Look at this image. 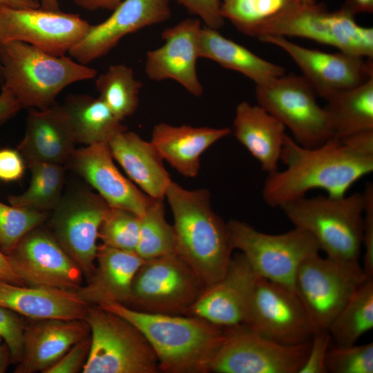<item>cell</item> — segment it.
<instances>
[{
  "label": "cell",
  "mask_w": 373,
  "mask_h": 373,
  "mask_svg": "<svg viewBox=\"0 0 373 373\" xmlns=\"http://www.w3.org/2000/svg\"><path fill=\"white\" fill-rule=\"evenodd\" d=\"M280 160L286 168L268 174L262 191L265 202L272 207L305 196L312 189L344 196L354 183L373 171V153L334 138L307 148L286 134Z\"/></svg>",
  "instance_id": "obj_1"
},
{
  "label": "cell",
  "mask_w": 373,
  "mask_h": 373,
  "mask_svg": "<svg viewBox=\"0 0 373 373\" xmlns=\"http://www.w3.org/2000/svg\"><path fill=\"white\" fill-rule=\"evenodd\" d=\"M173 216L175 253L209 287L220 280L231 258L227 224L212 209L206 189L188 190L171 182L165 198Z\"/></svg>",
  "instance_id": "obj_2"
},
{
  "label": "cell",
  "mask_w": 373,
  "mask_h": 373,
  "mask_svg": "<svg viewBox=\"0 0 373 373\" xmlns=\"http://www.w3.org/2000/svg\"><path fill=\"white\" fill-rule=\"evenodd\" d=\"M99 307L134 325L153 350L159 370L164 372H208L224 336V327L197 316L145 312L121 303Z\"/></svg>",
  "instance_id": "obj_3"
},
{
  "label": "cell",
  "mask_w": 373,
  "mask_h": 373,
  "mask_svg": "<svg viewBox=\"0 0 373 373\" xmlns=\"http://www.w3.org/2000/svg\"><path fill=\"white\" fill-rule=\"evenodd\" d=\"M1 88L10 90L22 108L46 109L69 85L95 79L97 72L65 55L56 57L28 44H0Z\"/></svg>",
  "instance_id": "obj_4"
},
{
  "label": "cell",
  "mask_w": 373,
  "mask_h": 373,
  "mask_svg": "<svg viewBox=\"0 0 373 373\" xmlns=\"http://www.w3.org/2000/svg\"><path fill=\"white\" fill-rule=\"evenodd\" d=\"M363 194L328 195L288 202L279 208L295 227L309 233L327 257L358 262L362 249Z\"/></svg>",
  "instance_id": "obj_5"
},
{
  "label": "cell",
  "mask_w": 373,
  "mask_h": 373,
  "mask_svg": "<svg viewBox=\"0 0 373 373\" xmlns=\"http://www.w3.org/2000/svg\"><path fill=\"white\" fill-rule=\"evenodd\" d=\"M262 35L305 38L341 52L373 58V29L358 24L343 6L329 11L323 3L300 2L265 23L256 38Z\"/></svg>",
  "instance_id": "obj_6"
},
{
  "label": "cell",
  "mask_w": 373,
  "mask_h": 373,
  "mask_svg": "<svg viewBox=\"0 0 373 373\" xmlns=\"http://www.w3.org/2000/svg\"><path fill=\"white\" fill-rule=\"evenodd\" d=\"M84 319L90 349L83 373H155L157 356L142 334L130 322L97 305Z\"/></svg>",
  "instance_id": "obj_7"
},
{
  "label": "cell",
  "mask_w": 373,
  "mask_h": 373,
  "mask_svg": "<svg viewBox=\"0 0 373 373\" xmlns=\"http://www.w3.org/2000/svg\"><path fill=\"white\" fill-rule=\"evenodd\" d=\"M227 224L233 249L240 251L256 275L294 291L298 267L321 251L314 238L298 227L274 235L238 220H230Z\"/></svg>",
  "instance_id": "obj_8"
},
{
  "label": "cell",
  "mask_w": 373,
  "mask_h": 373,
  "mask_svg": "<svg viewBox=\"0 0 373 373\" xmlns=\"http://www.w3.org/2000/svg\"><path fill=\"white\" fill-rule=\"evenodd\" d=\"M316 94L302 75L290 74L256 86L258 104L287 128L293 139L307 148L332 138L329 118Z\"/></svg>",
  "instance_id": "obj_9"
},
{
  "label": "cell",
  "mask_w": 373,
  "mask_h": 373,
  "mask_svg": "<svg viewBox=\"0 0 373 373\" xmlns=\"http://www.w3.org/2000/svg\"><path fill=\"white\" fill-rule=\"evenodd\" d=\"M368 277L358 262L323 258L317 254L298 267L294 290L316 328L327 329Z\"/></svg>",
  "instance_id": "obj_10"
},
{
  "label": "cell",
  "mask_w": 373,
  "mask_h": 373,
  "mask_svg": "<svg viewBox=\"0 0 373 373\" xmlns=\"http://www.w3.org/2000/svg\"><path fill=\"white\" fill-rule=\"evenodd\" d=\"M206 287L175 252L144 260L133 278L127 305L145 312L184 314Z\"/></svg>",
  "instance_id": "obj_11"
},
{
  "label": "cell",
  "mask_w": 373,
  "mask_h": 373,
  "mask_svg": "<svg viewBox=\"0 0 373 373\" xmlns=\"http://www.w3.org/2000/svg\"><path fill=\"white\" fill-rule=\"evenodd\" d=\"M311 340L287 345L274 342L242 324L224 327L223 338L213 353L209 372L218 373H298Z\"/></svg>",
  "instance_id": "obj_12"
},
{
  "label": "cell",
  "mask_w": 373,
  "mask_h": 373,
  "mask_svg": "<svg viewBox=\"0 0 373 373\" xmlns=\"http://www.w3.org/2000/svg\"><path fill=\"white\" fill-rule=\"evenodd\" d=\"M244 325L265 338L287 345L310 341L318 329L293 289L259 276Z\"/></svg>",
  "instance_id": "obj_13"
},
{
  "label": "cell",
  "mask_w": 373,
  "mask_h": 373,
  "mask_svg": "<svg viewBox=\"0 0 373 373\" xmlns=\"http://www.w3.org/2000/svg\"><path fill=\"white\" fill-rule=\"evenodd\" d=\"M111 207L99 195L80 191L62 197L52 210V234L87 280L96 267L99 230Z\"/></svg>",
  "instance_id": "obj_14"
},
{
  "label": "cell",
  "mask_w": 373,
  "mask_h": 373,
  "mask_svg": "<svg viewBox=\"0 0 373 373\" xmlns=\"http://www.w3.org/2000/svg\"><path fill=\"white\" fill-rule=\"evenodd\" d=\"M90 26L79 15L60 10L0 8V44L22 41L56 57L68 52Z\"/></svg>",
  "instance_id": "obj_15"
},
{
  "label": "cell",
  "mask_w": 373,
  "mask_h": 373,
  "mask_svg": "<svg viewBox=\"0 0 373 373\" xmlns=\"http://www.w3.org/2000/svg\"><path fill=\"white\" fill-rule=\"evenodd\" d=\"M258 39L288 54L316 95L324 99L373 77L372 59L341 51L327 52L308 48L282 36L262 35Z\"/></svg>",
  "instance_id": "obj_16"
},
{
  "label": "cell",
  "mask_w": 373,
  "mask_h": 373,
  "mask_svg": "<svg viewBox=\"0 0 373 373\" xmlns=\"http://www.w3.org/2000/svg\"><path fill=\"white\" fill-rule=\"evenodd\" d=\"M26 285L77 291L83 273L52 233L39 226L26 234L7 256Z\"/></svg>",
  "instance_id": "obj_17"
},
{
  "label": "cell",
  "mask_w": 373,
  "mask_h": 373,
  "mask_svg": "<svg viewBox=\"0 0 373 373\" xmlns=\"http://www.w3.org/2000/svg\"><path fill=\"white\" fill-rule=\"evenodd\" d=\"M171 1L123 0L105 21L90 26L70 55L85 65L104 56L127 35L168 20Z\"/></svg>",
  "instance_id": "obj_18"
},
{
  "label": "cell",
  "mask_w": 373,
  "mask_h": 373,
  "mask_svg": "<svg viewBox=\"0 0 373 373\" xmlns=\"http://www.w3.org/2000/svg\"><path fill=\"white\" fill-rule=\"evenodd\" d=\"M202 28L199 19L189 18L165 28L162 32L164 44L146 52V77L155 82L174 80L191 95L201 96L204 88L196 64Z\"/></svg>",
  "instance_id": "obj_19"
},
{
  "label": "cell",
  "mask_w": 373,
  "mask_h": 373,
  "mask_svg": "<svg viewBox=\"0 0 373 373\" xmlns=\"http://www.w3.org/2000/svg\"><path fill=\"white\" fill-rule=\"evenodd\" d=\"M257 278L242 254L231 256L224 276L206 287L184 315L222 327L245 324Z\"/></svg>",
  "instance_id": "obj_20"
},
{
  "label": "cell",
  "mask_w": 373,
  "mask_h": 373,
  "mask_svg": "<svg viewBox=\"0 0 373 373\" xmlns=\"http://www.w3.org/2000/svg\"><path fill=\"white\" fill-rule=\"evenodd\" d=\"M113 160L108 144L102 142L75 149L68 162L111 207L140 217L154 198L122 175Z\"/></svg>",
  "instance_id": "obj_21"
},
{
  "label": "cell",
  "mask_w": 373,
  "mask_h": 373,
  "mask_svg": "<svg viewBox=\"0 0 373 373\" xmlns=\"http://www.w3.org/2000/svg\"><path fill=\"white\" fill-rule=\"evenodd\" d=\"M90 332L85 319H36L25 324L23 353L15 372H44Z\"/></svg>",
  "instance_id": "obj_22"
},
{
  "label": "cell",
  "mask_w": 373,
  "mask_h": 373,
  "mask_svg": "<svg viewBox=\"0 0 373 373\" xmlns=\"http://www.w3.org/2000/svg\"><path fill=\"white\" fill-rule=\"evenodd\" d=\"M75 141L62 106L56 102L46 109L29 108L26 132L17 150L26 164L69 162Z\"/></svg>",
  "instance_id": "obj_23"
},
{
  "label": "cell",
  "mask_w": 373,
  "mask_h": 373,
  "mask_svg": "<svg viewBox=\"0 0 373 373\" xmlns=\"http://www.w3.org/2000/svg\"><path fill=\"white\" fill-rule=\"evenodd\" d=\"M96 267L87 284L76 291L90 305H127L135 275L144 262L135 251L98 246Z\"/></svg>",
  "instance_id": "obj_24"
},
{
  "label": "cell",
  "mask_w": 373,
  "mask_h": 373,
  "mask_svg": "<svg viewBox=\"0 0 373 373\" xmlns=\"http://www.w3.org/2000/svg\"><path fill=\"white\" fill-rule=\"evenodd\" d=\"M231 129L189 125L155 124L151 142L163 160L186 178L196 177L200 156L213 144L228 136Z\"/></svg>",
  "instance_id": "obj_25"
},
{
  "label": "cell",
  "mask_w": 373,
  "mask_h": 373,
  "mask_svg": "<svg viewBox=\"0 0 373 373\" xmlns=\"http://www.w3.org/2000/svg\"><path fill=\"white\" fill-rule=\"evenodd\" d=\"M0 306L33 320L84 319L90 306L75 291L17 285L0 279Z\"/></svg>",
  "instance_id": "obj_26"
},
{
  "label": "cell",
  "mask_w": 373,
  "mask_h": 373,
  "mask_svg": "<svg viewBox=\"0 0 373 373\" xmlns=\"http://www.w3.org/2000/svg\"><path fill=\"white\" fill-rule=\"evenodd\" d=\"M108 144L113 159L140 190L152 198L164 199L172 180L162 157L151 142L126 130Z\"/></svg>",
  "instance_id": "obj_27"
},
{
  "label": "cell",
  "mask_w": 373,
  "mask_h": 373,
  "mask_svg": "<svg viewBox=\"0 0 373 373\" xmlns=\"http://www.w3.org/2000/svg\"><path fill=\"white\" fill-rule=\"evenodd\" d=\"M285 126L260 105L242 102L236 108V139L260 163L267 174L278 170L286 135Z\"/></svg>",
  "instance_id": "obj_28"
},
{
  "label": "cell",
  "mask_w": 373,
  "mask_h": 373,
  "mask_svg": "<svg viewBox=\"0 0 373 373\" xmlns=\"http://www.w3.org/2000/svg\"><path fill=\"white\" fill-rule=\"evenodd\" d=\"M218 30L202 26L199 38L200 58L238 72L253 81L256 86L285 75L283 67L262 59L224 37Z\"/></svg>",
  "instance_id": "obj_29"
},
{
  "label": "cell",
  "mask_w": 373,
  "mask_h": 373,
  "mask_svg": "<svg viewBox=\"0 0 373 373\" xmlns=\"http://www.w3.org/2000/svg\"><path fill=\"white\" fill-rule=\"evenodd\" d=\"M61 106L76 143H108L127 130L99 97L72 94Z\"/></svg>",
  "instance_id": "obj_30"
},
{
  "label": "cell",
  "mask_w": 373,
  "mask_h": 373,
  "mask_svg": "<svg viewBox=\"0 0 373 373\" xmlns=\"http://www.w3.org/2000/svg\"><path fill=\"white\" fill-rule=\"evenodd\" d=\"M325 100L327 104L324 108L330 123L332 138L343 140L373 131V77Z\"/></svg>",
  "instance_id": "obj_31"
},
{
  "label": "cell",
  "mask_w": 373,
  "mask_h": 373,
  "mask_svg": "<svg viewBox=\"0 0 373 373\" xmlns=\"http://www.w3.org/2000/svg\"><path fill=\"white\" fill-rule=\"evenodd\" d=\"M373 327V277L355 291L327 330L336 346H349Z\"/></svg>",
  "instance_id": "obj_32"
},
{
  "label": "cell",
  "mask_w": 373,
  "mask_h": 373,
  "mask_svg": "<svg viewBox=\"0 0 373 373\" xmlns=\"http://www.w3.org/2000/svg\"><path fill=\"white\" fill-rule=\"evenodd\" d=\"M27 166L31 173L28 188L20 195H10V204L43 212L53 210L62 198L64 167L45 162L31 163Z\"/></svg>",
  "instance_id": "obj_33"
},
{
  "label": "cell",
  "mask_w": 373,
  "mask_h": 373,
  "mask_svg": "<svg viewBox=\"0 0 373 373\" xmlns=\"http://www.w3.org/2000/svg\"><path fill=\"white\" fill-rule=\"evenodd\" d=\"M95 87L99 97L119 120L137 110L142 84L135 79L132 68L121 64L111 65L97 77Z\"/></svg>",
  "instance_id": "obj_34"
},
{
  "label": "cell",
  "mask_w": 373,
  "mask_h": 373,
  "mask_svg": "<svg viewBox=\"0 0 373 373\" xmlns=\"http://www.w3.org/2000/svg\"><path fill=\"white\" fill-rule=\"evenodd\" d=\"M300 2L299 0H220V8L223 18L229 20L239 32L256 37L265 23Z\"/></svg>",
  "instance_id": "obj_35"
},
{
  "label": "cell",
  "mask_w": 373,
  "mask_h": 373,
  "mask_svg": "<svg viewBox=\"0 0 373 373\" xmlns=\"http://www.w3.org/2000/svg\"><path fill=\"white\" fill-rule=\"evenodd\" d=\"M163 200L153 199L140 217L135 252L144 260L175 252L173 227L166 220Z\"/></svg>",
  "instance_id": "obj_36"
},
{
  "label": "cell",
  "mask_w": 373,
  "mask_h": 373,
  "mask_svg": "<svg viewBox=\"0 0 373 373\" xmlns=\"http://www.w3.org/2000/svg\"><path fill=\"white\" fill-rule=\"evenodd\" d=\"M140 233V217L122 209L110 207L99 227L102 244L128 251H135Z\"/></svg>",
  "instance_id": "obj_37"
},
{
  "label": "cell",
  "mask_w": 373,
  "mask_h": 373,
  "mask_svg": "<svg viewBox=\"0 0 373 373\" xmlns=\"http://www.w3.org/2000/svg\"><path fill=\"white\" fill-rule=\"evenodd\" d=\"M47 212L8 206L0 202V250L8 256L18 242L46 219Z\"/></svg>",
  "instance_id": "obj_38"
},
{
  "label": "cell",
  "mask_w": 373,
  "mask_h": 373,
  "mask_svg": "<svg viewBox=\"0 0 373 373\" xmlns=\"http://www.w3.org/2000/svg\"><path fill=\"white\" fill-rule=\"evenodd\" d=\"M326 369L331 373H372L373 343L329 347Z\"/></svg>",
  "instance_id": "obj_39"
},
{
  "label": "cell",
  "mask_w": 373,
  "mask_h": 373,
  "mask_svg": "<svg viewBox=\"0 0 373 373\" xmlns=\"http://www.w3.org/2000/svg\"><path fill=\"white\" fill-rule=\"evenodd\" d=\"M24 327L25 323L18 314L0 306V336L14 361L19 362L22 356Z\"/></svg>",
  "instance_id": "obj_40"
},
{
  "label": "cell",
  "mask_w": 373,
  "mask_h": 373,
  "mask_svg": "<svg viewBox=\"0 0 373 373\" xmlns=\"http://www.w3.org/2000/svg\"><path fill=\"white\" fill-rule=\"evenodd\" d=\"M365 206L363 218L362 247L364 248L363 269L373 277V185L367 183L363 193Z\"/></svg>",
  "instance_id": "obj_41"
},
{
  "label": "cell",
  "mask_w": 373,
  "mask_h": 373,
  "mask_svg": "<svg viewBox=\"0 0 373 373\" xmlns=\"http://www.w3.org/2000/svg\"><path fill=\"white\" fill-rule=\"evenodd\" d=\"M331 335L327 329H318L311 339L307 359L298 373H326V357Z\"/></svg>",
  "instance_id": "obj_42"
},
{
  "label": "cell",
  "mask_w": 373,
  "mask_h": 373,
  "mask_svg": "<svg viewBox=\"0 0 373 373\" xmlns=\"http://www.w3.org/2000/svg\"><path fill=\"white\" fill-rule=\"evenodd\" d=\"M90 349V336L73 345L57 361L44 373H76L82 372Z\"/></svg>",
  "instance_id": "obj_43"
},
{
  "label": "cell",
  "mask_w": 373,
  "mask_h": 373,
  "mask_svg": "<svg viewBox=\"0 0 373 373\" xmlns=\"http://www.w3.org/2000/svg\"><path fill=\"white\" fill-rule=\"evenodd\" d=\"M189 12L197 15L208 28L219 30L224 23L220 0H176Z\"/></svg>",
  "instance_id": "obj_44"
},
{
  "label": "cell",
  "mask_w": 373,
  "mask_h": 373,
  "mask_svg": "<svg viewBox=\"0 0 373 373\" xmlns=\"http://www.w3.org/2000/svg\"><path fill=\"white\" fill-rule=\"evenodd\" d=\"M26 165L18 150L9 148L0 149V180L13 182L19 180L24 173Z\"/></svg>",
  "instance_id": "obj_45"
},
{
  "label": "cell",
  "mask_w": 373,
  "mask_h": 373,
  "mask_svg": "<svg viewBox=\"0 0 373 373\" xmlns=\"http://www.w3.org/2000/svg\"><path fill=\"white\" fill-rule=\"evenodd\" d=\"M21 108L14 95L8 89L1 88L0 93V126L13 117Z\"/></svg>",
  "instance_id": "obj_46"
},
{
  "label": "cell",
  "mask_w": 373,
  "mask_h": 373,
  "mask_svg": "<svg viewBox=\"0 0 373 373\" xmlns=\"http://www.w3.org/2000/svg\"><path fill=\"white\" fill-rule=\"evenodd\" d=\"M123 0H73L74 3L87 10L99 9L115 10Z\"/></svg>",
  "instance_id": "obj_47"
},
{
  "label": "cell",
  "mask_w": 373,
  "mask_h": 373,
  "mask_svg": "<svg viewBox=\"0 0 373 373\" xmlns=\"http://www.w3.org/2000/svg\"><path fill=\"white\" fill-rule=\"evenodd\" d=\"M0 279L17 285H26L10 266L7 256L3 254L1 250Z\"/></svg>",
  "instance_id": "obj_48"
},
{
  "label": "cell",
  "mask_w": 373,
  "mask_h": 373,
  "mask_svg": "<svg viewBox=\"0 0 373 373\" xmlns=\"http://www.w3.org/2000/svg\"><path fill=\"white\" fill-rule=\"evenodd\" d=\"M343 6L354 15L373 12V0H345Z\"/></svg>",
  "instance_id": "obj_49"
},
{
  "label": "cell",
  "mask_w": 373,
  "mask_h": 373,
  "mask_svg": "<svg viewBox=\"0 0 373 373\" xmlns=\"http://www.w3.org/2000/svg\"><path fill=\"white\" fill-rule=\"evenodd\" d=\"M0 8L26 9L40 8L38 0H0Z\"/></svg>",
  "instance_id": "obj_50"
},
{
  "label": "cell",
  "mask_w": 373,
  "mask_h": 373,
  "mask_svg": "<svg viewBox=\"0 0 373 373\" xmlns=\"http://www.w3.org/2000/svg\"><path fill=\"white\" fill-rule=\"evenodd\" d=\"M40 3V8L50 11H59L58 0H38Z\"/></svg>",
  "instance_id": "obj_51"
},
{
  "label": "cell",
  "mask_w": 373,
  "mask_h": 373,
  "mask_svg": "<svg viewBox=\"0 0 373 373\" xmlns=\"http://www.w3.org/2000/svg\"><path fill=\"white\" fill-rule=\"evenodd\" d=\"M299 1L302 3H308V4H311V3H314L316 2V0H299Z\"/></svg>",
  "instance_id": "obj_52"
},
{
  "label": "cell",
  "mask_w": 373,
  "mask_h": 373,
  "mask_svg": "<svg viewBox=\"0 0 373 373\" xmlns=\"http://www.w3.org/2000/svg\"><path fill=\"white\" fill-rule=\"evenodd\" d=\"M2 340H3V338H2L1 336H0V343L1 342Z\"/></svg>",
  "instance_id": "obj_53"
}]
</instances>
